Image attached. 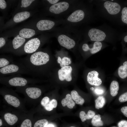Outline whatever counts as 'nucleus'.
Here are the masks:
<instances>
[{"instance_id":"4c0bfd02","label":"nucleus","mask_w":127,"mask_h":127,"mask_svg":"<svg viewBox=\"0 0 127 127\" xmlns=\"http://www.w3.org/2000/svg\"><path fill=\"white\" fill-rule=\"evenodd\" d=\"M49 103L50 104L53 108H55L57 107V101L56 99H53L50 101Z\"/></svg>"},{"instance_id":"c9c22d12","label":"nucleus","mask_w":127,"mask_h":127,"mask_svg":"<svg viewBox=\"0 0 127 127\" xmlns=\"http://www.w3.org/2000/svg\"><path fill=\"white\" fill-rule=\"evenodd\" d=\"M119 127H127V121L122 120L120 121L118 124Z\"/></svg>"},{"instance_id":"f704fd0d","label":"nucleus","mask_w":127,"mask_h":127,"mask_svg":"<svg viewBox=\"0 0 127 127\" xmlns=\"http://www.w3.org/2000/svg\"><path fill=\"white\" fill-rule=\"evenodd\" d=\"M62 60L63 63L66 66L71 63V62L70 59L67 57H64L62 59Z\"/></svg>"},{"instance_id":"0eeeda50","label":"nucleus","mask_w":127,"mask_h":127,"mask_svg":"<svg viewBox=\"0 0 127 127\" xmlns=\"http://www.w3.org/2000/svg\"><path fill=\"white\" fill-rule=\"evenodd\" d=\"M69 6L68 3L66 2H60L51 6L49 9L50 11L52 13L59 14L67 10Z\"/></svg>"},{"instance_id":"4468645a","label":"nucleus","mask_w":127,"mask_h":127,"mask_svg":"<svg viewBox=\"0 0 127 127\" xmlns=\"http://www.w3.org/2000/svg\"><path fill=\"white\" fill-rule=\"evenodd\" d=\"M30 16V13L24 11L16 14L13 17V20L15 22L18 23L28 18Z\"/></svg>"},{"instance_id":"4be33fe9","label":"nucleus","mask_w":127,"mask_h":127,"mask_svg":"<svg viewBox=\"0 0 127 127\" xmlns=\"http://www.w3.org/2000/svg\"><path fill=\"white\" fill-rule=\"evenodd\" d=\"M71 95L72 99L76 104L82 105L84 102V99L79 95L78 92L75 90L72 91Z\"/></svg>"},{"instance_id":"9b49d317","label":"nucleus","mask_w":127,"mask_h":127,"mask_svg":"<svg viewBox=\"0 0 127 127\" xmlns=\"http://www.w3.org/2000/svg\"><path fill=\"white\" fill-rule=\"evenodd\" d=\"M55 24V23L53 21L48 20H42L38 22L36 26L39 30L44 31L51 29Z\"/></svg>"},{"instance_id":"bb28decb","label":"nucleus","mask_w":127,"mask_h":127,"mask_svg":"<svg viewBox=\"0 0 127 127\" xmlns=\"http://www.w3.org/2000/svg\"><path fill=\"white\" fill-rule=\"evenodd\" d=\"M48 123V121L46 119L39 120L35 123L34 127H46Z\"/></svg>"},{"instance_id":"2f4dec72","label":"nucleus","mask_w":127,"mask_h":127,"mask_svg":"<svg viewBox=\"0 0 127 127\" xmlns=\"http://www.w3.org/2000/svg\"><path fill=\"white\" fill-rule=\"evenodd\" d=\"M34 0H21L22 6L26 8L29 6Z\"/></svg>"},{"instance_id":"f257e3e1","label":"nucleus","mask_w":127,"mask_h":127,"mask_svg":"<svg viewBox=\"0 0 127 127\" xmlns=\"http://www.w3.org/2000/svg\"><path fill=\"white\" fill-rule=\"evenodd\" d=\"M88 35L91 40L93 41H110L117 39V32L114 30L104 26L90 29Z\"/></svg>"},{"instance_id":"37998d69","label":"nucleus","mask_w":127,"mask_h":127,"mask_svg":"<svg viewBox=\"0 0 127 127\" xmlns=\"http://www.w3.org/2000/svg\"><path fill=\"white\" fill-rule=\"evenodd\" d=\"M51 4H54L57 3L59 1L58 0H47Z\"/></svg>"},{"instance_id":"f03ea898","label":"nucleus","mask_w":127,"mask_h":127,"mask_svg":"<svg viewBox=\"0 0 127 127\" xmlns=\"http://www.w3.org/2000/svg\"><path fill=\"white\" fill-rule=\"evenodd\" d=\"M97 6L102 15L110 19L116 18L121 10L120 5L114 0L98 1Z\"/></svg>"},{"instance_id":"ddd939ff","label":"nucleus","mask_w":127,"mask_h":127,"mask_svg":"<svg viewBox=\"0 0 127 127\" xmlns=\"http://www.w3.org/2000/svg\"><path fill=\"white\" fill-rule=\"evenodd\" d=\"M9 84L12 86H23L27 84V81L25 79L20 77H15L11 79L8 81Z\"/></svg>"},{"instance_id":"39448f33","label":"nucleus","mask_w":127,"mask_h":127,"mask_svg":"<svg viewBox=\"0 0 127 127\" xmlns=\"http://www.w3.org/2000/svg\"><path fill=\"white\" fill-rule=\"evenodd\" d=\"M58 40L61 45L68 49L73 48L75 45V42L73 40L64 35H60Z\"/></svg>"},{"instance_id":"2eb2a0df","label":"nucleus","mask_w":127,"mask_h":127,"mask_svg":"<svg viewBox=\"0 0 127 127\" xmlns=\"http://www.w3.org/2000/svg\"><path fill=\"white\" fill-rule=\"evenodd\" d=\"M19 69L17 66L11 64L1 68L0 69V72L2 74H6L16 72Z\"/></svg>"},{"instance_id":"c03bdc74","label":"nucleus","mask_w":127,"mask_h":127,"mask_svg":"<svg viewBox=\"0 0 127 127\" xmlns=\"http://www.w3.org/2000/svg\"><path fill=\"white\" fill-rule=\"evenodd\" d=\"M96 93L98 95L101 94L103 93V91L101 90L96 89L95 90Z\"/></svg>"},{"instance_id":"8fccbe9b","label":"nucleus","mask_w":127,"mask_h":127,"mask_svg":"<svg viewBox=\"0 0 127 127\" xmlns=\"http://www.w3.org/2000/svg\"><path fill=\"white\" fill-rule=\"evenodd\" d=\"M74 127V126H71V127Z\"/></svg>"},{"instance_id":"de8ad7c7","label":"nucleus","mask_w":127,"mask_h":127,"mask_svg":"<svg viewBox=\"0 0 127 127\" xmlns=\"http://www.w3.org/2000/svg\"><path fill=\"white\" fill-rule=\"evenodd\" d=\"M2 121L1 119H0V126H2Z\"/></svg>"},{"instance_id":"7ed1b4c3","label":"nucleus","mask_w":127,"mask_h":127,"mask_svg":"<svg viewBox=\"0 0 127 127\" xmlns=\"http://www.w3.org/2000/svg\"><path fill=\"white\" fill-rule=\"evenodd\" d=\"M32 63L36 66H40L46 64L49 60V56L47 53L42 52H35L30 58Z\"/></svg>"},{"instance_id":"a878e982","label":"nucleus","mask_w":127,"mask_h":127,"mask_svg":"<svg viewBox=\"0 0 127 127\" xmlns=\"http://www.w3.org/2000/svg\"><path fill=\"white\" fill-rule=\"evenodd\" d=\"M95 107L97 109L103 107L105 103V99L103 96H99L95 101Z\"/></svg>"},{"instance_id":"f8f14e48","label":"nucleus","mask_w":127,"mask_h":127,"mask_svg":"<svg viewBox=\"0 0 127 127\" xmlns=\"http://www.w3.org/2000/svg\"><path fill=\"white\" fill-rule=\"evenodd\" d=\"M26 92L30 97L33 99H36L39 98L41 94V90L36 87L28 88L26 90Z\"/></svg>"},{"instance_id":"cd10ccee","label":"nucleus","mask_w":127,"mask_h":127,"mask_svg":"<svg viewBox=\"0 0 127 127\" xmlns=\"http://www.w3.org/2000/svg\"><path fill=\"white\" fill-rule=\"evenodd\" d=\"M121 19L124 23L127 24V7H124L121 11Z\"/></svg>"},{"instance_id":"ea45409f","label":"nucleus","mask_w":127,"mask_h":127,"mask_svg":"<svg viewBox=\"0 0 127 127\" xmlns=\"http://www.w3.org/2000/svg\"><path fill=\"white\" fill-rule=\"evenodd\" d=\"M121 111L123 114L127 117V106L122 107L121 109Z\"/></svg>"},{"instance_id":"b1692460","label":"nucleus","mask_w":127,"mask_h":127,"mask_svg":"<svg viewBox=\"0 0 127 127\" xmlns=\"http://www.w3.org/2000/svg\"><path fill=\"white\" fill-rule=\"evenodd\" d=\"M59 79L61 81L65 79L67 81H70L72 80L71 73H68L61 69H59L58 72Z\"/></svg>"},{"instance_id":"49530a36","label":"nucleus","mask_w":127,"mask_h":127,"mask_svg":"<svg viewBox=\"0 0 127 127\" xmlns=\"http://www.w3.org/2000/svg\"><path fill=\"white\" fill-rule=\"evenodd\" d=\"M46 127H55L54 125L52 124H48Z\"/></svg>"},{"instance_id":"a18cd8bd","label":"nucleus","mask_w":127,"mask_h":127,"mask_svg":"<svg viewBox=\"0 0 127 127\" xmlns=\"http://www.w3.org/2000/svg\"><path fill=\"white\" fill-rule=\"evenodd\" d=\"M123 40L125 43H127V35H126L124 37Z\"/></svg>"},{"instance_id":"6ab92c4d","label":"nucleus","mask_w":127,"mask_h":127,"mask_svg":"<svg viewBox=\"0 0 127 127\" xmlns=\"http://www.w3.org/2000/svg\"><path fill=\"white\" fill-rule=\"evenodd\" d=\"M4 119L9 125H12L17 121L18 118L15 115L8 113L4 115Z\"/></svg>"},{"instance_id":"9d476101","label":"nucleus","mask_w":127,"mask_h":127,"mask_svg":"<svg viewBox=\"0 0 127 127\" xmlns=\"http://www.w3.org/2000/svg\"><path fill=\"white\" fill-rule=\"evenodd\" d=\"M85 14L83 11L81 10H78L72 13L68 17L67 20L72 22H77L82 20Z\"/></svg>"},{"instance_id":"1a4fd4ad","label":"nucleus","mask_w":127,"mask_h":127,"mask_svg":"<svg viewBox=\"0 0 127 127\" xmlns=\"http://www.w3.org/2000/svg\"><path fill=\"white\" fill-rule=\"evenodd\" d=\"M118 76L123 80H127V58L122 60L117 71Z\"/></svg>"},{"instance_id":"e433bc0d","label":"nucleus","mask_w":127,"mask_h":127,"mask_svg":"<svg viewBox=\"0 0 127 127\" xmlns=\"http://www.w3.org/2000/svg\"><path fill=\"white\" fill-rule=\"evenodd\" d=\"M7 6L5 0H0V8L4 9Z\"/></svg>"},{"instance_id":"c85d7f7f","label":"nucleus","mask_w":127,"mask_h":127,"mask_svg":"<svg viewBox=\"0 0 127 127\" xmlns=\"http://www.w3.org/2000/svg\"><path fill=\"white\" fill-rule=\"evenodd\" d=\"M20 127H32V123L29 119L25 120L22 123Z\"/></svg>"},{"instance_id":"a211bd4d","label":"nucleus","mask_w":127,"mask_h":127,"mask_svg":"<svg viewBox=\"0 0 127 127\" xmlns=\"http://www.w3.org/2000/svg\"><path fill=\"white\" fill-rule=\"evenodd\" d=\"M35 31L34 30L27 28L22 29L19 32L20 36L24 38H30L35 35Z\"/></svg>"},{"instance_id":"09e8293b","label":"nucleus","mask_w":127,"mask_h":127,"mask_svg":"<svg viewBox=\"0 0 127 127\" xmlns=\"http://www.w3.org/2000/svg\"><path fill=\"white\" fill-rule=\"evenodd\" d=\"M94 89V88L93 87H91V90H93Z\"/></svg>"},{"instance_id":"20e7f679","label":"nucleus","mask_w":127,"mask_h":127,"mask_svg":"<svg viewBox=\"0 0 127 127\" xmlns=\"http://www.w3.org/2000/svg\"><path fill=\"white\" fill-rule=\"evenodd\" d=\"M40 44V41L39 39L37 38L32 39L25 43L24 46V50L27 53H32L37 50Z\"/></svg>"},{"instance_id":"72a5a7b5","label":"nucleus","mask_w":127,"mask_h":127,"mask_svg":"<svg viewBox=\"0 0 127 127\" xmlns=\"http://www.w3.org/2000/svg\"><path fill=\"white\" fill-rule=\"evenodd\" d=\"M49 102V99L47 96L44 97L41 102V105L44 107Z\"/></svg>"},{"instance_id":"a19ab883","label":"nucleus","mask_w":127,"mask_h":127,"mask_svg":"<svg viewBox=\"0 0 127 127\" xmlns=\"http://www.w3.org/2000/svg\"><path fill=\"white\" fill-rule=\"evenodd\" d=\"M57 61L58 63L60 64L61 67H62L66 66L64 64L62 60L60 57H58Z\"/></svg>"},{"instance_id":"7c9ffc66","label":"nucleus","mask_w":127,"mask_h":127,"mask_svg":"<svg viewBox=\"0 0 127 127\" xmlns=\"http://www.w3.org/2000/svg\"><path fill=\"white\" fill-rule=\"evenodd\" d=\"M119 100L121 102L127 101V91L121 94L119 97Z\"/></svg>"},{"instance_id":"f3484780","label":"nucleus","mask_w":127,"mask_h":127,"mask_svg":"<svg viewBox=\"0 0 127 127\" xmlns=\"http://www.w3.org/2000/svg\"><path fill=\"white\" fill-rule=\"evenodd\" d=\"M4 99L8 103L15 107H18L20 105V103L19 100L14 96L7 95L5 96Z\"/></svg>"},{"instance_id":"393cba45","label":"nucleus","mask_w":127,"mask_h":127,"mask_svg":"<svg viewBox=\"0 0 127 127\" xmlns=\"http://www.w3.org/2000/svg\"><path fill=\"white\" fill-rule=\"evenodd\" d=\"M91 123L93 126L96 127L101 126L103 125V123L101 120V116L99 115H95L92 119Z\"/></svg>"},{"instance_id":"473e14b6","label":"nucleus","mask_w":127,"mask_h":127,"mask_svg":"<svg viewBox=\"0 0 127 127\" xmlns=\"http://www.w3.org/2000/svg\"><path fill=\"white\" fill-rule=\"evenodd\" d=\"M61 69L64 71L66 72L70 73H71L72 70V67L69 66H66L62 67Z\"/></svg>"},{"instance_id":"58836bf2","label":"nucleus","mask_w":127,"mask_h":127,"mask_svg":"<svg viewBox=\"0 0 127 127\" xmlns=\"http://www.w3.org/2000/svg\"><path fill=\"white\" fill-rule=\"evenodd\" d=\"M49 102L44 107L45 109L46 110L48 111H51L52 110L53 108V107L50 104Z\"/></svg>"},{"instance_id":"6e6552de","label":"nucleus","mask_w":127,"mask_h":127,"mask_svg":"<svg viewBox=\"0 0 127 127\" xmlns=\"http://www.w3.org/2000/svg\"><path fill=\"white\" fill-rule=\"evenodd\" d=\"M103 47L102 42L94 41L92 47H89L87 44H84L82 46V48L84 52L89 51L91 54H94L100 51Z\"/></svg>"},{"instance_id":"412c9836","label":"nucleus","mask_w":127,"mask_h":127,"mask_svg":"<svg viewBox=\"0 0 127 127\" xmlns=\"http://www.w3.org/2000/svg\"><path fill=\"white\" fill-rule=\"evenodd\" d=\"M119 88L118 82L113 80L111 82L110 87V91L111 95L113 97L116 96L118 94Z\"/></svg>"},{"instance_id":"dca6fc26","label":"nucleus","mask_w":127,"mask_h":127,"mask_svg":"<svg viewBox=\"0 0 127 127\" xmlns=\"http://www.w3.org/2000/svg\"><path fill=\"white\" fill-rule=\"evenodd\" d=\"M61 103L63 107L66 106L70 109L72 108L75 105L71 95L69 94H67L65 98L62 100Z\"/></svg>"},{"instance_id":"3c124183","label":"nucleus","mask_w":127,"mask_h":127,"mask_svg":"<svg viewBox=\"0 0 127 127\" xmlns=\"http://www.w3.org/2000/svg\"></svg>"},{"instance_id":"aec40b11","label":"nucleus","mask_w":127,"mask_h":127,"mask_svg":"<svg viewBox=\"0 0 127 127\" xmlns=\"http://www.w3.org/2000/svg\"><path fill=\"white\" fill-rule=\"evenodd\" d=\"M95 112L92 110H89L87 114L84 111H81L79 113V117L81 121L84 122L87 119L93 118L95 115Z\"/></svg>"},{"instance_id":"5701e85b","label":"nucleus","mask_w":127,"mask_h":127,"mask_svg":"<svg viewBox=\"0 0 127 127\" xmlns=\"http://www.w3.org/2000/svg\"><path fill=\"white\" fill-rule=\"evenodd\" d=\"M25 39L19 36L15 37L13 40L12 43L13 48L16 49L21 46L25 42Z\"/></svg>"},{"instance_id":"c756f323","label":"nucleus","mask_w":127,"mask_h":127,"mask_svg":"<svg viewBox=\"0 0 127 127\" xmlns=\"http://www.w3.org/2000/svg\"><path fill=\"white\" fill-rule=\"evenodd\" d=\"M9 64V61L6 59L4 58L0 59V67H5Z\"/></svg>"},{"instance_id":"79ce46f5","label":"nucleus","mask_w":127,"mask_h":127,"mask_svg":"<svg viewBox=\"0 0 127 127\" xmlns=\"http://www.w3.org/2000/svg\"><path fill=\"white\" fill-rule=\"evenodd\" d=\"M5 39L3 37L0 38V48L3 46L5 44Z\"/></svg>"},{"instance_id":"423d86ee","label":"nucleus","mask_w":127,"mask_h":127,"mask_svg":"<svg viewBox=\"0 0 127 127\" xmlns=\"http://www.w3.org/2000/svg\"><path fill=\"white\" fill-rule=\"evenodd\" d=\"M98 72L95 70L91 71L88 74L87 76V81L90 85L98 86L102 83V81L99 77Z\"/></svg>"}]
</instances>
